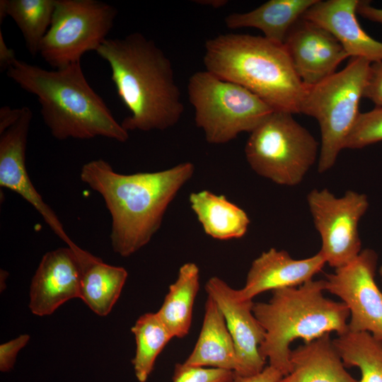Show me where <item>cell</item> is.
<instances>
[{
	"instance_id": "1",
	"label": "cell",
	"mask_w": 382,
	"mask_h": 382,
	"mask_svg": "<svg viewBox=\"0 0 382 382\" xmlns=\"http://www.w3.org/2000/svg\"><path fill=\"white\" fill-rule=\"evenodd\" d=\"M195 170L191 162L132 174L117 173L103 159L83 165L81 181L101 195L111 216L110 238L115 253L128 257L149 243L170 204Z\"/></svg>"
},
{
	"instance_id": "2",
	"label": "cell",
	"mask_w": 382,
	"mask_h": 382,
	"mask_svg": "<svg viewBox=\"0 0 382 382\" xmlns=\"http://www.w3.org/2000/svg\"><path fill=\"white\" fill-rule=\"evenodd\" d=\"M96 53L108 62L117 95L130 115L121 122L129 131L165 130L184 112L170 59L151 40L135 32L107 38Z\"/></svg>"
},
{
	"instance_id": "3",
	"label": "cell",
	"mask_w": 382,
	"mask_h": 382,
	"mask_svg": "<svg viewBox=\"0 0 382 382\" xmlns=\"http://www.w3.org/2000/svg\"><path fill=\"white\" fill-rule=\"evenodd\" d=\"M6 75L37 97L43 121L55 139L128 140V132L87 81L81 62L47 70L16 59Z\"/></svg>"
},
{
	"instance_id": "4",
	"label": "cell",
	"mask_w": 382,
	"mask_h": 382,
	"mask_svg": "<svg viewBox=\"0 0 382 382\" xmlns=\"http://www.w3.org/2000/svg\"><path fill=\"white\" fill-rule=\"evenodd\" d=\"M205 70L238 84L274 110L299 113L306 86L284 45L264 36L228 33L207 40Z\"/></svg>"
},
{
	"instance_id": "5",
	"label": "cell",
	"mask_w": 382,
	"mask_h": 382,
	"mask_svg": "<svg viewBox=\"0 0 382 382\" xmlns=\"http://www.w3.org/2000/svg\"><path fill=\"white\" fill-rule=\"evenodd\" d=\"M324 291V279H311L274 290L267 302L253 303V312L265 332L260 354L284 376L290 371L294 340L308 342L332 332L341 335L348 331V308L326 298Z\"/></svg>"
},
{
	"instance_id": "6",
	"label": "cell",
	"mask_w": 382,
	"mask_h": 382,
	"mask_svg": "<svg viewBox=\"0 0 382 382\" xmlns=\"http://www.w3.org/2000/svg\"><path fill=\"white\" fill-rule=\"evenodd\" d=\"M371 62L351 57L341 71L320 83L306 86L299 113L314 117L320 129L319 173L330 170L335 163L346 139L360 113Z\"/></svg>"
},
{
	"instance_id": "7",
	"label": "cell",
	"mask_w": 382,
	"mask_h": 382,
	"mask_svg": "<svg viewBox=\"0 0 382 382\" xmlns=\"http://www.w3.org/2000/svg\"><path fill=\"white\" fill-rule=\"evenodd\" d=\"M187 95L195 125L212 144H226L242 132L250 133L274 111L249 90L207 70L190 77Z\"/></svg>"
},
{
	"instance_id": "8",
	"label": "cell",
	"mask_w": 382,
	"mask_h": 382,
	"mask_svg": "<svg viewBox=\"0 0 382 382\" xmlns=\"http://www.w3.org/2000/svg\"><path fill=\"white\" fill-rule=\"evenodd\" d=\"M274 110L249 135L245 158L259 175L276 184H299L319 156V143L292 116Z\"/></svg>"
},
{
	"instance_id": "9",
	"label": "cell",
	"mask_w": 382,
	"mask_h": 382,
	"mask_svg": "<svg viewBox=\"0 0 382 382\" xmlns=\"http://www.w3.org/2000/svg\"><path fill=\"white\" fill-rule=\"evenodd\" d=\"M117 16V8L103 1L56 0L39 54L53 69L79 62L107 39Z\"/></svg>"
},
{
	"instance_id": "10",
	"label": "cell",
	"mask_w": 382,
	"mask_h": 382,
	"mask_svg": "<svg viewBox=\"0 0 382 382\" xmlns=\"http://www.w3.org/2000/svg\"><path fill=\"white\" fill-rule=\"evenodd\" d=\"M307 202L321 239L319 253L326 264L337 269L355 259L362 250L358 226L369 209L368 197L348 190L337 197L328 189H314Z\"/></svg>"
},
{
	"instance_id": "11",
	"label": "cell",
	"mask_w": 382,
	"mask_h": 382,
	"mask_svg": "<svg viewBox=\"0 0 382 382\" xmlns=\"http://www.w3.org/2000/svg\"><path fill=\"white\" fill-rule=\"evenodd\" d=\"M377 264V253L364 249L349 263L326 274L324 283L325 290L348 308V330L369 332L382 341V291L375 279Z\"/></svg>"
},
{
	"instance_id": "12",
	"label": "cell",
	"mask_w": 382,
	"mask_h": 382,
	"mask_svg": "<svg viewBox=\"0 0 382 382\" xmlns=\"http://www.w3.org/2000/svg\"><path fill=\"white\" fill-rule=\"evenodd\" d=\"M32 110L23 107L20 119L0 134V186L16 192L41 215L51 230L67 246L77 245L66 233L54 212L47 204L31 182L25 163Z\"/></svg>"
},
{
	"instance_id": "13",
	"label": "cell",
	"mask_w": 382,
	"mask_h": 382,
	"mask_svg": "<svg viewBox=\"0 0 382 382\" xmlns=\"http://www.w3.org/2000/svg\"><path fill=\"white\" fill-rule=\"evenodd\" d=\"M222 312L236 348L238 369L235 374L251 376L260 372L265 361L259 352L265 330L253 312L252 300H240L235 289L218 277L209 278L204 286Z\"/></svg>"
},
{
	"instance_id": "14",
	"label": "cell",
	"mask_w": 382,
	"mask_h": 382,
	"mask_svg": "<svg viewBox=\"0 0 382 382\" xmlns=\"http://www.w3.org/2000/svg\"><path fill=\"white\" fill-rule=\"evenodd\" d=\"M284 45L297 75L306 86L335 74L338 65L349 57L329 31L302 17L289 30Z\"/></svg>"
},
{
	"instance_id": "15",
	"label": "cell",
	"mask_w": 382,
	"mask_h": 382,
	"mask_svg": "<svg viewBox=\"0 0 382 382\" xmlns=\"http://www.w3.org/2000/svg\"><path fill=\"white\" fill-rule=\"evenodd\" d=\"M81 267L74 248L46 253L32 279L29 307L38 316L52 314L66 301L80 299Z\"/></svg>"
},
{
	"instance_id": "16",
	"label": "cell",
	"mask_w": 382,
	"mask_h": 382,
	"mask_svg": "<svg viewBox=\"0 0 382 382\" xmlns=\"http://www.w3.org/2000/svg\"><path fill=\"white\" fill-rule=\"evenodd\" d=\"M326 262L318 252L308 258L296 260L288 252L274 248L255 258L248 272L245 285L235 289L240 300H252L262 292L302 285L313 279Z\"/></svg>"
},
{
	"instance_id": "17",
	"label": "cell",
	"mask_w": 382,
	"mask_h": 382,
	"mask_svg": "<svg viewBox=\"0 0 382 382\" xmlns=\"http://www.w3.org/2000/svg\"><path fill=\"white\" fill-rule=\"evenodd\" d=\"M358 4L359 0H317L302 18L329 31L350 58L382 61V42L362 29L356 16Z\"/></svg>"
},
{
	"instance_id": "18",
	"label": "cell",
	"mask_w": 382,
	"mask_h": 382,
	"mask_svg": "<svg viewBox=\"0 0 382 382\" xmlns=\"http://www.w3.org/2000/svg\"><path fill=\"white\" fill-rule=\"evenodd\" d=\"M290 364L279 382H358L346 371L330 334L291 350Z\"/></svg>"
},
{
	"instance_id": "19",
	"label": "cell",
	"mask_w": 382,
	"mask_h": 382,
	"mask_svg": "<svg viewBox=\"0 0 382 382\" xmlns=\"http://www.w3.org/2000/svg\"><path fill=\"white\" fill-rule=\"evenodd\" d=\"M193 366L232 371L238 369L233 341L222 312L207 296L201 330L192 352L183 362Z\"/></svg>"
},
{
	"instance_id": "20",
	"label": "cell",
	"mask_w": 382,
	"mask_h": 382,
	"mask_svg": "<svg viewBox=\"0 0 382 382\" xmlns=\"http://www.w3.org/2000/svg\"><path fill=\"white\" fill-rule=\"evenodd\" d=\"M74 250L81 267L80 299L97 315L105 316L120 297L127 272L103 262L79 246Z\"/></svg>"
},
{
	"instance_id": "21",
	"label": "cell",
	"mask_w": 382,
	"mask_h": 382,
	"mask_svg": "<svg viewBox=\"0 0 382 382\" xmlns=\"http://www.w3.org/2000/svg\"><path fill=\"white\" fill-rule=\"evenodd\" d=\"M317 0H270L245 13H229L225 23L230 29L255 28L264 37L284 44L293 25Z\"/></svg>"
},
{
	"instance_id": "22",
	"label": "cell",
	"mask_w": 382,
	"mask_h": 382,
	"mask_svg": "<svg viewBox=\"0 0 382 382\" xmlns=\"http://www.w3.org/2000/svg\"><path fill=\"white\" fill-rule=\"evenodd\" d=\"M189 202L204 231L212 238L229 240L246 233L250 224L248 214L224 195L202 190L192 192Z\"/></svg>"
},
{
	"instance_id": "23",
	"label": "cell",
	"mask_w": 382,
	"mask_h": 382,
	"mask_svg": "<svg viewBox=\"0 0 382 382\" xmlns=\"http://www.w3.org/2000/svg\"><path fill=\"white\" fill-rule=\"evenodd\" d=\"M199 289V269L194 262L183 264L175 281L169 286L164 301L156 312L173 335L183 338L190 331L194 303Z\"/></svg>"
},
{
	"instance_id": "24",
	"label": "cell",
	"mask_w": 382,
	"mask_h": 382,
	"mask_svg": "<svg viewBox=\"0 0 382 382\" xmlns=\"http://www.w3.org/2000/svg\"><path fill=\"white\" fill-rule=\"evenodd\" d=\"M56 0H1L0 23L10 16L21 30L32 56L39 54L41 42L52 22Z\"/></svg>"
},
{
	"instance_id": "25",
	"label": "cell",
	"mask_w": 382,
	"mask_h": 382,
	"mask_svg": "<svg viewBox=\"0 0 382 382\" xmlns=\"http://www.w3.org/2000/svg\"><path fill=\"white\" fill-rule=\"evenodd\" d=\"M333 343L345 367H357L358 382H382V341L366 332L338 335Z\"/></svg>"
},
{
	"instance_id": "26",
	"label": "cell",
	"mask_w": 382,
	"mask_h": 382,
	"mask_svg": "<svg viewBox=\"0 0 382 382\" xmlns=\"http://www.w3.org/2000/svg\"><path fill=\"white\" fill-rule=\"evenodd\" d=\"M132 332L136 341V353L132 361L135 376L139 382H146L158 356L173 337L156 313L141 316Z\"/></svg>"
},
{
	"instance_id": "27",
	"label": "cell",
	"mask_w": 382,
	"mask_h": 382,
	"mask_svg": "<svg viewBox=\"0 0 382 382\" xmlns=\"http://www.w3.org/2000/svg\"><path fill=\"white\" fill-rule=\"evenodd\" d=\"M382 141V108L360 112L349 134L345 149H361Z\"/></svg>"
},
{
	"instance_id": "28",
	"label": "cell",
	"mask_w": 382,
	"mask_h": 382,
	"mask_svg": "<svg viewBox=\"0 0 382 382\" xmlns=\"http://www.w3.org/2000/svg\"><path fill=\"white\" fill-rule=\"evenodd\" d=\"M234 372L212 367L177 364L173 382H233Z\"/></svg>"
},
{
	"instance_id": "29",
	"label": "cell",
	"mask_w": 382,
	"mask_h": 382,
	"mask_svg": "<svg viewBox=\"0 0 382 382\" xmlns=\"http://www.w3.org/2000/svg\"><path fill=\"white\" fill-rule=\"evenodd\" d=\"M363 98L382 108V61L371 64Z\"/></svg>"
},
{
	"instance_id": "30",
	"label": "cell",
	"mask_w": 382,
	"mask_h": 382,
	"mask_svg": "<svg viewBox=\"0 0 382 382\" xmlns=\"http://www.w3.org/2000/svg\"><path fill=\"white\" fill-rule=\"evenodd\" d=\"M29 338L28 335H21L0 345L1 371L7 372L13 369L18 352L27 344Z\"/></svg>"
},
{
	"instance_id": "31",
	"label": "cell",
	"mask_w": 382,
	"mask_h": 382,
	"mask_svg": "<svg viewBox=\"0 0 382 382\" xmlns=\"http://www.w3.org/2000/svg\"><path fill=\"white\" fill-rule=\"evenodd\" d=\"M283 376L281 371L269 365L254 375L243 376L235 374L233 382H279Z\"/></svg>"
},
{
	"instance_id": "32",
	"label": "cell",
	"mask_w": 382,
	"mask_h": 382,
	"mask_svg": "<svg viewBox=\"0 0 382 382\" xmlns=\"http://www.w3.org/2000/svg\"><path fill=\"white\" fill-rule=\"evenodd\" d=\"M23 112V107L21 108H11L4 105L0 109V134L14 125L21 117Z\"/></svg>"
},
{
	"instance_id": "33",
	"label": "cell",
	"mask_w": 382,
	"mask_h": 382,
	"mask_svg": "<svg viewBox=\"0 0 382 382\" xmlns=\"http://www.w3.org/2000/svg\"><path fill=\"white\" fill-rule=\"evenodd\" d=\"M357 13L364 18L382 24V8L372 6L369 1L359 0Z\"/></svg>"
},
{
	"instance_id": "34",
	"label": "cell",
	"mask_w": 382,
	"mask_h": 382,
	"mask_svg": "<svg viewBox=\"0 0 382 382\" xmlns=\"http://www.w3.org/2000/svg\"><path fill=\"white\" fill-rule=\"evenodd\" d=\"M18 59L14 50L6 44L1 30H0V69H7Z\"/></svg>"
},
{
	"instance_id": "35",
	"label": "cell",
	"mask_w": 382,
	"mask_h": 382,
	"mask_svg": "<svg viewBox=\"0 0 382 382\" xmlns=\"http://www.w3.org/2000/svg\"><path fill=\"white\" fill-rule=\"evenodd\" d=\"M195 2L197 4H199L205 5V6H209L211 7L217 8H220L225 6L228 3V1H226V0H202V1L201 0V1H195Z\"/></svg>"
},
{
	"instance_id": "36",
	"label": "cell",
	"mask_w": 382,
	"mask_h": 382,
	"mask_svg": "<svg viewBox=\"0 0 382 382\" xmlns=\"http://www.w3.org/2000/svg\"><path fill=\"white\" fill-rule=\"evenodd\" d=\"M379 274L381 277V281H382V265L379 268Z\"/></svg>"
}]
</instances>
